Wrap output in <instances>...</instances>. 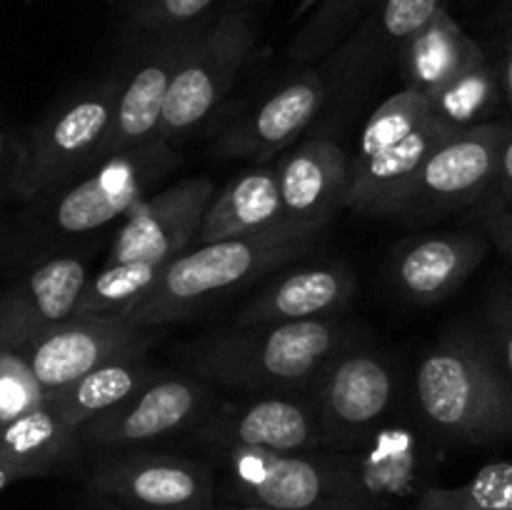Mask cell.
Listing matches in <instances>:
<instances>
[{
  "label": "cell",
  "mask_w": 512,
  "mask_h": 510,
  "mask_svg": "<svg viewBox=\"0 0 512 510\" xmlns=\"http://www.w3.org/2000/svg\"><path fill=\"white\" fill-rule=\"evenodd\" d=\"M10 163L18 165V170H20V163H23V155H18V158H15V155H10L8 140H5V135L0 133V173H3V170L8 168Z\"/></svg>",
  "instance_id": "f35d334b"
},
{
  "label": "cell",
  "mask_w": 512,
  "mask_h": 510,
  "mask_svg": "<svg viewBox=\"0 0 512 510\" xmlns=\"http://www.w3.org/2000/svg\"><path fill=\"white\" fill-rule=\"evenodd\" d=\"M13 480H15V478H13V475H10V473H8V470H5V468H3V465H0V490H5V488H8V485H10V483H13Z\"/></svg>",
  "instance_id": "7bdbcfd3"
},
{
  "label": "cell",
  "mask_w": 512,
  "mask_h": 510,
  "mask_svg": "<svg viewBox=\"0 0 512 510\" xmlns=\"http://www.w3.org/2000/svg\"><path fill=\"white\" fill-rule=\"evenodd\" d=\"M350 158L333 138H310L278 160L283 218L288 223L330 225L345 205Z\"/></svg>",
  "instance_id": "7402d4cb"
},
{
  "label": "cell",
  "mask_w": 512,
  "mask_h": 510,
  "mask_svg": "<svg viewBox=\"0 0 512 510\" xmlns=\"http://www.w3.org/2000/svg\"><path fill=\"white\" fill-rule=\"evenodd\" d=\"M348 473L368 510H390L418 498L430 468L428 440L410 425H380L355 448L343 450Z\"/></svg>",
  "instance_id": "ffe728a7"
},
{
  "label": "cell",
  "mask_w": 512,
  "mask_h": 510,
  "mask_svg": "<svg viewBox=\"0 0 512 510\" xmlns=\"http://www.w3.org/2000/svg\"><path fill=\"white\" fill-rule=\"evenodd\" d=\"M490 240L480 230H440L403 240L388 275L410 303L435 305L455 293L485 260Z\"/></svg>",
  "instance_id": "ac0fdd59"
},
{
  "label": "cell",
  "mask_w": 512,
  "mask_h": 510,
  "mask_svg": "<svg viewBox=\"0 0 512 510\" xmlns=\"http://www.w3.org/2000/svg\"><path fill=\"white\" fill-rule=\"evenodd\" d=\"M158 270L155 263H105L100 273L85 280L73 318L125 315L153 285Z\"/></svg>",
  "instance_id": "f1b7e54d"
},
{
  "label": "cell",
  "mask_w": 512,
  "mask_h": 510,
  "mask_svg": "<svg viewBox=\"0 0 512 510\" xmlns=\"http://www.w3.org/2000/svg\"><path fill=\"white\" fill-rule=\"evenodd\" d=\"M45 403V393L18 350H0V425Z\"/></svg>",
  "instance_id": "d6a6232c"
},
{
  "label": "cell",
  "mask_w": 512,
  "mask_h": 510,
  "mask_svg": "<svg viewBox=\"0 0 512 510\" xmlns=\"http://www.w3.org/2000/svg\"><path fill=\"white\" fill-rule=\"evenodd\" d=\"M415 510H512V460H493L455 488L425 485Z\"/></svg>",
  "instance_id": "f546056e"
},
{
  "label": "cell",
  "mask_w": 512,
  "mask_h": 510,
  "mask_svg": "<svg viewBox=\"0 0 512 510\" xmlns=\"http://www.w3.org/2000/svg\"><path fill=\"white\" fill-rule=\"evenodd\" d=\"M485 58L488 55L483 48L460 28L448 8L440 5L433 18L405 43L398 65L405 90L428 100Z\"/></svg>",
  "instance_id": "d4e9b609"
},
{
  "label": "cell",
  "mask_w": 512,
  "mask_h": 510,
  "mask_svg": "<svg viewBox=\"0 0 512 510\" xmlns=\"http://www.w3.org/2000/svg\"><path fill=\"white\" fill-rule=\"evenodd\" d=\"M480 233L512 265V208H508V205H495V208L485 210L483 218H480Z\"/></svg>",
  "instance_id": "e575fe53"
},
{
  "label": "cell",
  "mask_w": 512,
  "mask_h": 510,
  "mask_svg": "<svg viewBox=\"0 0 512 510\" xmlns=\"http://www.w3.org/2000/svg\"><path fill=\"white\" fill-rule=\"evenodd\" d=\"M328 225L280 223L260 233L195 245L160 265L153 285L125 315L140 328H163L230 290L310 253Z\"/></svg>",
  "instance_id": "6da1fadb"
},
{
  "label": "cell",
  "mask_w": 512,
  "mask_h": 510,
  "mask_svg": "<svg viewBox=\"0 0 512 510\" xmlns=\"http://www.w3.org/2000/svg\"><path fill=\"white\" fill-rule=\"evenodd\" d=\"M25 3H33V0H25Z\"/></svg>",
  "instance_id": "f6af8a7d"
},
{
  "label": "cell",
  "mask_w": 512,
  "mask_h": 510,
  "mask_svg": "<svg viewBox=\"0 0 512 510\" xmlns=\"http://www.w3.org/2000/svg\"><path fill=\"white\" fill-rule=\"evenodd\" d=\"M83 463L78 430L60 423L45 403L0 425V465L15 480L83 470Z\"/></svg>",
  "instance_id": "cb8c5ba5"
},
{
  "label": "cell",
  "mask_w": 512,
  "mask_h": 510,
  "mask_svg": "<svg viewBox=\"0 0 512 510\" xmlns=\"http://www.w3.org/2000/svg\"><path fill=\"white\" fill-rule=\"evenodd\" d=\"M498 363L500 373L512 385V285L500 283L490 293L483 310V325H478Z\"/></svg>",
  "instance_id": "836d02e7"
},
{
  "label": "cell",
  "mask_w": 512,
  "mask_h": 510,
  "mask_svg": "<svg viewBox=\"0 0 512 510\" xmlns=\"http://www.w3.org/2000/svg\"><path fill=\"white\" fill-rule=\"evenodd\" d=\"M463 3H478V0H463Z\"/></svg>",
  "instance_id": "ee69618b"
},
{
  "label": "cell",
  "mask_w": 512,
  "mask_h": 510,
  "mask_svg": "<svg viewBox=\"0 0 512 510\" xmlns=\"http://www.w3.org/2000/svg\"><path fill=\"white\" fill-rule=\"evenodd\" d=\"M218 0H135L128 10V28L140 35L173 33L193 25Z\"/></svg>",
  "instance_id": "1f68e13d"
},
{
  "label": "cell",
  "mask_w": 512,
  "mask_h": 510,
  "mask_svg": "<svg viewBox=\"0 0 512 510\" xmlns=\"http://www.w3.org/2000/svg\"><path fill=\"white\" fill-rule=\"evenodd\" d=\"M355 293H358V280L348 265H308L265 285L240 308L235 325L335 318L348 308Z\"/></svg>",
  "instance_id": "603a6c76"
},
{
  "label": "cell",
  "mask_w": 512,
  "mask_h": 510,
  "mask_svg": "<svg viewBox=\"0 0 512 510\" xmlns=\"http://www.w3.org/2000/svg\"><path fill=\"white\" fill-rule=\"evenodd\" d=\"M195 30L198 28L188 25V28L155 35L148 40L133 68L120 80L113 118L93 163L135 148L158 135L170 80Z\"/></svg>",
  "instance_id": "e0dca14e"
},
{
  "label": "cell",
  "mask_w": 512,
  "mask_h": 510,
  "mask_svg": "<svg viewBox=\"0 0 512 510\" xmlns=\"http://www.w3.org/2000/svg\"><path fill=\"white\" fill-rule=\"evenodd\" d=\"M175 165L178 155L160 135L98 160L88 178L65 188L58 200H53L48 213L50 228L63 235H83L123 220Z\"/></svg>",
  "instance_id": "9c48e42d"
},
{
  "label": "cell",
  "mask_w": 512,
  "mask_h": 510,
  "mask_svg": "<svg viewBox=\"0 0 512 510\" xmlns=\"http://www.w3.org/2000/svg\"><path fill=\"white\" fill-rule=\"evenodd\" d=\"M213 510H270V508H258V505H240V503H220Z\"/></svg>",
  "instance_id": "b9f144b4"
},
{
  "label": "cell",
  "mask_w": 512,
  "mask_h": 510,
  "mask_svg": "<svg viewBox=\"0 0 512 510\" xmlns=\"http://www.w3.org/2000/svg\"><path fill=\"white\" fill-rule=\"evenodd\" d=\"M280 223H285V218L278 165H260V168L245 170L213 195L193 240V248L215 243V240L260 233Z\"/></svg>",
  "instance_id": "4316f807"
},
{
  "label": "cell",
  "mask_w": 512,
  "mask_h": 510,
  "mask_svg": "<svg viewBox=\"0 0 512 510\" xmlns=\"http://www.w3.org/2000/svg\"><path fill=\"white\" fill-rule=\"evenodd\" d=\"M228 503L270 510H368L348 473L345 453H275L260 448L215 450Z\"/></svg>",
  "instance_id": "5b68a950"
},
{
  "label": "cell",
  "mask_w": 512,
  "mask_h": 510,
  "mask_svg": "<svg viewBox=\"0 0 512 510\" xmlns=\"http://www.w3.org/2000/svg\"><path fill=\"white\" fill-rule=\"evenodd\" d=\"M428 103L433 113L453 130L488 123L490 115L503 103L498 68L488 58L480 60L478 65L458 75L453 83L445 85L440 93L428 98Z\"/></svg>",
  "instance_id": "83f0119b"
},
{
  "label": "cell",
  "mask_w": 512,
  "mask_h": 510,
  "mask_svg": "<svg viewBox=\"0 0 512 510\" xmlns=\"http://www.w3.org/2000/svg\"><path fill=\"white\" fill-rule=\"evenodd\" d=\"M85 490L145 510H213L218 478L213 465L178 453L143 448L85 455Z\"/></svg>",
  "instance_id": "52a82bcc"
},
{
  "label": "cell",
  "mask_w": 512,
  "mask_h": 510,
  "mask_svg": "<svg viewBox=\"0 0 512 510\" xmlns=\"http://www.w3.org/2000/svg\"><path fill=\"white\" fill-rule=\"evenodd\" d=\"M440 5L443 0H378L333 50L325 75L328 98H360L388 65L398 63L405 43L433 18Z\"/></svg>",
  "instance_id": "9a60e30c"
},
{
  "label": "cell",
  "mask_w": 512,
  "mask_h": 510,
  "mask_svg": "<svg viewBox=\"0 0 512 510\" xmlns=\"http://www.w3.org/2000/svg\"><path fill=\"white\" fill-rule=\"evenodd\" d=\"M155 375L158 370L150 365L148 348H135L105 360L73 383L48 393L45 405L60 423L78 430L83 423L108 413L110 408L138 393Z\"/></svg>",
  "instance_id": "484cf974"
},
{
  "label": "cell",
  "mask_w": 512,
  "mask_h": 510,
  "mask_svg": "<svg viewBox=\"0 0 512 510\" xmlns=\"http://www.w3.org/2000/svg\"><path fill=\"white\" fill-rule=\"evenodd\" d=\"M498 80H500V95H503V103L512 105V20L508 38H505V50L503 60L498 65Z\"/></svg>",
  "instance_id": "8d00e7d4"
},
{
  "label": "cell",
  "mask_w": 512,
  "mask_h": 510,
  "mask_svg": "<svg viewBox=\"0 0 512 510\" xmlns=\"http://www.w3.org/2000/svg\"><path fill=\"white\" fill-rule=\"evenodd\" d=\"M415 405L425 428L450 443L512 440V385L478 325H455L420 358Z\"/></svg>",
  "instance_id": "3957f363"
},
{
  "label": "cell",
  "mask_w": 512,
  "mask_h": 510,
  "mask_svg": "<svg viewBox=\"0 0 512 510\" xmlns=\"http://www.w3.org/2000/svg\"><path fill=\"white\" fill-rule=\"evenodd\" d=\"M253 48L250 10H223L213 23L198 25L170 80L160 138L173 145L195 133L228 98Z\"/></svg>",
  "instance_id": "8992f818"
},
{
  "label": "cell",
  "mask_w": 512,
  "mask_h": 510,
  "mask_svg": "<svg viewBox=\"0 0 512 510\" xmlns=\"http://www.w3.org/2000/svg\"><path fill=\"white\" fill-rule=\"evenodd\" d=\"M378 0H320L310 18L298 35L290 43L288 55L295 63H305V60H318L333 53L350 30L363 20Z\"/></svg>",
  "instance_id": "4dcf8cb0"
},
{
  "label": "cell",
  "mask_w": 512,
  "mask_h": 510,
  "mask_svg": "<svg viewBox=\"0 0 512 510\" xmlns=\"http://www.w3.org/2000/svg\"><path fill=\"white\" fill-rule=\"evenodd\" d=\"M493 190H498L500 205H508V208H512V125L503 148H500L498 175H495Z\"/></svg>",
  "instance_id": "d590c367"
},
{
  "label": "cell",
  "mask_w": 512,
  "mask_h": 510,
  "mask_svg": "<svg viewBox=\"0 0 512 510\" xmlns=\"http://www.w3.org/2000/svg\"><path fill=\"white\" fill-rule=\"evenodd\" d=\"M345 340L348 328L338 318L233 325L190 340L180 360L198 378L245 393L313 390Z\"/></svg>",
  "instance_id": "7a4b0ae2"
},
{
  "label": "cell",
  "mask_w": 512,
  "mask_h": 510,
  "mask_svg": "<svg viewBox=\"0 0 512 510\" xmlns=\"http://www.w3.org/2000/svg\"><path fill=\"white\" fill-rule=\"evenodd\" d=\"M210 410L213 395L203 378L193 373H158L128 400L80 425L78 440L85 455L143 448L155 440L193 433Z\"/></svg>",
  "instance_id": "30bf717a"
},
{
  "label": "cell",
  "mask_w": 512,
  "mask_h": 510,
  "mask_svg": "<svg viewBox=\"0 0 512 510\" xmlns=\"http://www.w3.org/2000/svg\"><path fill=\"white\" fill-rule=\"evenodd\" d=\"M508 133L510 123L488 120L450 135L420 165L390 218L425 223L483 200L495 185L500 148Z\"/></svg>",
  "instance_id": "ba28073f"
},
{
  "label": "cell",
  "mask_w": 512,
  "mask_h": 510,
  "mask_svg": "<svg viewBox=\"0 0 512 510\" xmlns=\"http://www.w3.org/2000/svg\"><path fill=\"white\" fill-rule=\"evenodd\" d=\"M453 130L413 90L390 95L365 123L350 158L345 208L360 215L390 218L403 190Z\"/></svg>",
  "instance_id": "277c9868"
},
{
  "label": "cell",
  "mask_w": 512,
  "mask_h": 510,
  "mask_svg": "<svg viewBox=\"0 0 512 510\" xmlns=\"http://www.w3.org/2000/svg\"><path fill=\"white\" fill-rule=\"evenodd\" d=\"M123 73L95 85L60 105L43 120L23 148L18 190L25 198H38L60 188L75 170L95 160L108 133Z\"/></svg>",
  "instance_id": "8fae6325"
},
{
  "label": "cell",
  "mask_w": 512,
  "mask_h": 510,
  "mask_svg": "<svg viewBox=\"0 0 512 510\" xmlns=\"http://www.w3.org/2000/svg\"><path fill=\"white\" fill-rule=\"evenodd\" d=\"M153 330L158 328H140L120 315L68 318L35 335L18 353L30 365L43 393L48 395L115 355L135 348H150Z\"/></svg>",
  "instance_id": "2e32d148"
},
{
  "label": "cell",
  "mask_w": 512,
  "mask_h": 510,
  "mask_svg": "<svg viewBox=\"0 0 512 510\" xmlns=\"http://www.w3.org/2000/svg\"><path fill=\"white\" fill-rule=\"evenodd\" d=\"M213 195L215 183L205 175H190L150 193L123 218L110 243L108 263L163 265L193 248Z\"/></svg>",
  "instance_id": "5bb4252c"
},
{
  "label": "cell",
  "mask_w": 512,
  "mask_h": 510,
  "mask_svg": "<svg viewBox=\"0 0 512 510\" xmlns=\"http://www.w3.org/2000/svg\"><path fill=\"white\" fill-rule=\"evenodd\" d=\"M328 100V80L323 70H305L270 93L258 108L230 125L218 140L225 158L265 160L293 145L303 135Z\"/></svg>",
  "instance_id": "d6986e66"
},
{
  "label": "cell",
  "mask_w": 512,
  "mask_h": 510,
  "mask_svg": "<svg viewBox=\"0 0 512 510\" xmlns=\"http://www.w3.org/2000/svg\"><path fill=\"white\" fill-rule=\"evenodd\" d=\"M265 0H225V10H250Z\"/></svg>",
  "instance_id": "ab89813d"
},
{
  "label": "cell",
  "mask_w": 512,
  "mask_h": 510,
  "mask_svg": "<svg viewBox=\"0 0 512 510\" xmlns=\"http://www.w3.org/2000/svg\"><path fill=\"white\" fill-rule=\"evenodd\" d=\"M85 505H88V510H145V508H130V505H120V503H113V500L98 498V495L88 493V490H85Z\"/></svg>",
  "instance_id": "74e56055"
},
{
  "label": "cell",
  "mask_w": 512,
  "mask_h": 510,
  "mask_svg": "<svg viewBox=\"0 0 512 510\" xmlns=\"http://www.w3.org/2000/svg\"><path fill=\"white\" fill-rule=\"evenodd\" d=\"M318 3H320V0H298V5H295L293 20H300V18H303V15H308L310 10H313Z\"/></svg>",
  "instance_id": "60d3db41"
},
{
  "label": "cell",
  "mask_w": 512,
  "mask_h": 510,
  "mask_svg": "<svg viewBox=\"0 0 512 510\" xmlns=\"http://www.w3.org/2000/svg\"><path fill=\"white\" fill-rule=\"evenodd\" d=\"M395 373L373 350L335 353L313 385L323 448L343 453L383 425L395 403Z\"/></svg>",
  "instance_id": "7c38bea8"
},
{
  "label": "cell",
  "mask_w": 512,
  "mask_h": 510,
  "mask_svg": "<svg viewBox=\"0 0 512 510\" xmlns=\"http://www.w3.org/2000/svg\"><path fill=\"white\" fill-rule=\"evenodd\" d=\"M208 453L223 448H260L275 453H313L323 448L318 408L308 390L253 393L245 400L213 405L190 433Z\"/></svg>",
  "instance_id": "4fadbf2b"
},
{
  "label": "cell",
  "mask_w": 512,
  "mask_h": 510,
  "mask_svg": "<svg viewBox=\"0 0 512 510\" xmlns=\"http://www.w3.org/2000/svg\"><path fill=\"white\" fill-rule=\"evenodd\" d=\"M88 263L78 255H58L35 265L0 298V350H20L43 330L73 318Z\"/></svg>",
  "instance_id": "44dd1931"
}]
</instances>
